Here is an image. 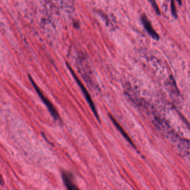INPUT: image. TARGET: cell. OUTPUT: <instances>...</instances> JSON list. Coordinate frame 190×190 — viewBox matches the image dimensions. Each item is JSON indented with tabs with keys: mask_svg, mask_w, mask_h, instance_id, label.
<instances>
[{
	"mask_svg": "<svg viewBox=\"0 0 190 190\" xmlns=\"http://www.w3.org/2000/svg\"><path fill=\"white\" fill-rule=\"evenodd\" d=\"M109 117H110L111 119L112 120V122L114 123V126H115L118 129V130L119 131V132L122 134V135L124 136V137L125 138V139H126L127 141L129 142L131 145H132L133 146L135 147V145H134V144H133V143L132 141L131 140L130 137L128 135V134L126 133V132L125 130L123 129V127H122L121 125H119V122H118L116 119H114V117H112V116H111L110 114H109Z\"/></svg>",
	"mask_w": 190,
	"mask_h": 190,
	"instance_id": "obj_5",
	"label": "cell"
},
{
	"mask_svg": "<svg viewBox=\"0 0 190 190\" xmlns=\"http://www.w3.org/2000/svg\"><path fill=\"white\" fill-rule=\"evenodd\" d=\"M62 176L67 190H80L75 184L73 176L71 172L65 171H63Z\"/></svg>",
	"mask_w": 190,
	"mask_h": 190,
	"instance_id": "obj_3",
	"label": "cell"
},
{
	"mask_svg": "<svg viewBox=\"0 0 190 190\" xmlns=\"http://www.w3.org/2000/svg\"><path fill=\"white\" fill-rule=\"evenodd\" d=\"M67 66H68L69 70H70V71H71V73H72V75H73V77H74V78H75V80H76V82H77V84L78 85V86H79L80 87V88H81V90L82 92L83 93V94L85 97V98L86 99L87 102H88V103L89 104V105H90L91 109H92V111H93V114H94L96 116V118L98 119V115L97 112V110H96V109L95 105V104H94L93 102V100H92V98L91 97V96L90 95L89 93H88V91H87L86 88L84 86V85H83V83H82L81 82V81L78 79V78L76 76L75 73V72H74V71H73V70H72L71 67H70V66L68 65H67Z\"/></svg>",
	"mask_w": 190,
	"mask_h": 190,
	"instance_id": "obj_2",
	"label": "cell"
},
{
	"mask_svg": "<svg viewBox=\"0 0 190 190\" xmlns=\"http://www.w3.org/2000/svg\"><path fill=\"white\" fill-rule=\"evenodd\" d=\"M151 2H152V6H153L155 10L157 12L158 14L160 15V9L158 8V5L156 4V2L154 0H151Z\"/></svg>",
	"mask_w": 190,
	"mask_h": 190,
	"instance_id": "obj_7",
	"label": "cell"
},
{
	"mask_svg": "<svg viewBox=\"0 0 190 190\" xmlns=\"http://www.w3.org/2000/svg\"><path fill=\"white\" fill-rule=\"evenodd\" d=\"M171 11H172V15L174 16L175 18H176L177 17V11H176V9L174 0H171Z\"/></svg>",
	"mask_w": 190,
	"mask_h": 190,
	"instance_id": "obj_6",
	"label": "cell"
},
{
	"mask_svg": "<svg viewBox=\"0 0 190 190\" xmlns=\"http://www.w3.org/2000/svg\"><path fill=\"white\" fill-rule=\"evenodd\" d=\"M177 1H178V2H179V5H181V3H182V1H181V0H177Z\"/></svg>",
	"mask_w": 190,
	"mask_h": 190,
	"instance_id": "obj_8",
	"label": "cell"
},
{
	"mask_svg": "<svg viewBox=\"0 0 190 190\" xmlns=\"http://www.w3.org/2000/svg\"><path fill=\"white\" fill-rule=\"evenodd\" d=\"M29 79H30V81L31 82L34 88L36 91V93H37L39 97L41 98L42 102L46 105V106L47 107V108L49 109V112H50V114L52 115V116L54 117V119H56V120L59 119H60L59 114V113H58L57 111L56 110V108L54 107V106L53 105V104L51 102V101L49 100L46 97L44 96V95L43 94V93H42L40 88L38 87V86L36 85L35 82L33 81L32 77L30 76H29Z\"/></svg>",
	"mask_w": 190,
	"mask_h": 190,
	"instance_id": "obj_1",
	"label": "cell"
},
{
	"mask_svg": "<svg viewBox=\"0 0 190 190\" xmlns=\"http://www.w3.org/2000/svg\"><path fill=\"white\" fill-rule=\"evenodd\" d=\"M141 20L144 27L146 30L147 32L148 33V34L152 37V38L158 40L160 38L159 35H158V33L155 31V30L153 29L151 23L148 20L147 16H146L145 15H142Z\"/></svg>",
	"mask_w": 190,
	"mask_h": 190,
	"instance_id": "obj_4",
	"label": "cell"
}]
</instances>
